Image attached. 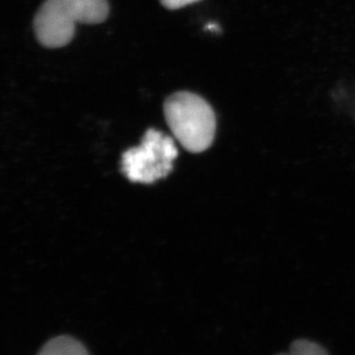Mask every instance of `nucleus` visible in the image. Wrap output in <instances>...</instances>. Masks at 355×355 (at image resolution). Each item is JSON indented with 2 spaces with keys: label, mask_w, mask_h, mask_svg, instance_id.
<instances>
[{
  "label": "nucleus",
  "mask_w": 355,
  "mask_h": 355,
  "mask_svg": "<svg viewBox=\"0 0 355 355\" xmlns=\"http://www.w3.org/2000/svg\"><path fill=\"white\" fill-rule=\"evenodd\" d=\"M291 355H329L322 345L307 340H294L289 349Z\"/></svg>",
  "instance_id": "nucleus-6"
},
{
  "label": "nucleus",
  "mask_w": 355,
  "mask_h": 355,
  "mask_svg": "<svg viewBox=\"0 0 355 355\" xmlns=\"http://www.w3.org/2000/svg\"><path fill=\"white\" fill-rule=\"evenodd\" d=\"M76 23L64 0H46L35 16V34L44 46L62 48L73 38Z\"/></svg>",
  "instance_id": "nucleus-3"
},
{
  "label": "nucleus",
  "mask_w": 355,
  "mask_h": 355,
  "mask_svg": "<svg viewBox=\"0 0 355 355\" xmlns=\"http://www.w3.org/2000/svg\"><path fill=\"white\" fill-rule=\"evenodd\" d=\"M164 114L173 135L187 150L200 153L211 146L216 130V114L200 96L175 93L165 101Z\"/></svg>",
  "instance_id": "nucleus-1"
},
{
  "label": "nucleus",
  "mask_w": 355,
  "mask_h": 355,
  "mask_svg": "<svg viewBox=\"0 0 355 355\" xmlns=\"http://www.w3.org/2000/svg\"><path fill=\"white\" fill-rule=\"evenodd\" d=\"M177 156L172 137L149 128L139 146L123 154L121 171L135 183L153 184L169 175Z\"/></svg>",
  "instance_id": "nucleus-2"
},
{
  "label": "nucleus",
  "mask_w": 355,
  "mask_h": 355,
  "mask_svg": "<svg viewBox=\"0 0 355 355\" xmlns=\"http://www.w3.org/2000/svg\"><path fill=\"white\" fill-rule=\"evenodd\" d=\"M162 6L168 9H179L182 7L195 3L200 0H160Z\"/></svg>",
  "instance_id": "nucleus-7"
},
{
  "label": "nucleus",
  "mask_w": 355,
  "mask_h": 355,
  "mask_svg": "<svg viewBox=\"0 0 355 355\" xmlns=\"http://www.w3.org/2000/svg\"><path fill=\"white\" fill-rule=\"evenodd\" d=\"M38 355H89L85 347L69 336H58L46 343Z\"/></svg>",
  "instance_id": "nucleus-5"
},
{
  "label": "nucleus",
  "mask_w": 355,
  "mask_h": 355,
  "mask_svg": "<svg viewBox=\"0 0 355 355\" xmlns=\"http://www.w3.org/2000/svg\"><path fill=\"white\" fill-rule=\"evenodd\" d=\"M277 355H291L289 354H277Z\"/></svg>",
  "instance_id": "nucleus-8"
},
{
  "label": "nucleus",
  "mask_w": 355,
  "mask_h": 355,
  "mask_svg": "<svg viewBox=\"0 0 355 355\" xmlns=\"http://www.w3.org/2000/svg\"><path fill=\"white\" fill-rule=\"evenodd\" d=\"M76 22L99 24L109 14L108 0H64Z\"/></svg>",
  "instance_id": "nucleus-4"
}]
</instances>
